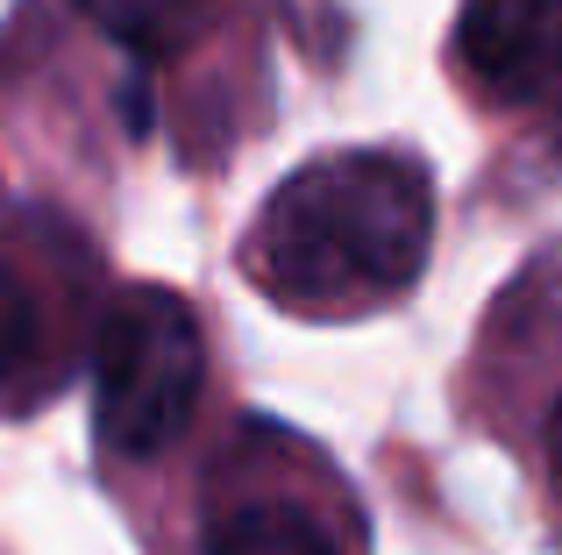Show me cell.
<instances>
[{
  "mask_svg": "<svg viewBox=\"0 0 562 555\" xmlns=\"http://www.w3.org/2000/svg\"><path fill=\"white\" fill-rule=\"evenodd\" d=\"M435 250V179L398 150H335L292 171L257 214L249 264L300 314H378Z\"/></svg>",
  "mask_w": 562,
  "mask_h": 555,
  "instance_id": "6da1fadb",
  "label": "cell"
},
{
  "mask_svg": "<svg viewBox=\"0 0 562 555\" xmlns=\"http://www.w3.org/2000/svg\"><path fill=\"white\" fill-rule=\"evenodd\" d=\"M206 392L200 314L165 285H122L93 328V434L114 463H157Z\"/></svg>",
  "mask_w": 562,
  "mask_h": 555,
  "instance_id": "7a4b0ae2",
  "label": "cell"
},
{
  "mask_svg": "<svg viewBox=\"0 0 562 555\" xmlns=\"http://www.w3.org/2000/svg\"><path fill=\"white\" fill-rule=\"evenodd\" d=\"M200 555H363L357 513L328 477L306 463V442L271 434V456H235L214 471L200 520Z\"/></svg>",
  "mask_w": 562,
  "mask_h": 555,
  "instance_id": "3957f363",
  "label": "cell"
},
{
  "mask_svg": "<svg viewBox=\"0 0 562 555\" xmlns=\"http://www.w3.org/2000/svg\"><path fill=\"white\" fill-rule=\"evenodd\" d=\"M456 65L492 100H562V0H463Z\"/></svg>",
  "mask_w": 562,
  "mask_h": 555,
  "instance_id": "277c9868",
  "label": "cell"
},
{
  "mask_svg": "<svg viewBox=\"0 0 562 555\" xmlns=\"http://www.w3.org/2000/svg\"><path fill=\"white\" fill-rule=\"evenodd\" d=\"M65 335H57L50 292L36 271L0 242V399H36L57 371H65Z\"/></svg>",
  "mask_w": 562,
  "mask_h": 555,
  "instance_id": "5b68a950",
  "label": "cell"
},
{
  "mask_svg": "<svg viewBox=\"0 0 562 555\" xmlns=\"http://www.w3.org/2000/svg\"><path fill=\"white\" fill-rule=\"evenodd\" d=\"M79 8L93 14L108 36H122L128 50L157 57V50H171V43L186 36V22H192L200 0H79Z\"/></svg>",
  "mask_w": 562,
  "mask_h": 555,
  "instance_id": "8992f818",
  "label": "cell"
},
{
  "mask_svg": "<svg viewBox=\"0 0 562 555\" xmlns=\"http://www.w3.org/2000/svg\"><path fill=\"white\" fill-rule=\"evenodd\" d=\"M541 471H549V491H555V506H562V392H555L549 420H541Z\"/></svg>",
  "mask_w": 562,
  "mask_h": 555,
  "instance_id": "52a82bcc",
  "label": "cell"
}]
</instances>
